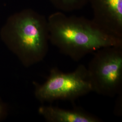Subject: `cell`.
Instances as JSON below:
<instances>
[{"label": "cell", "instance_id": "cell-2", "mask_svg": "<svg viewBox=\"0 0 122 122\" xmlns=\"http://www.w3.org/2000/svg\"><path fill=\"white\" fill-rule=\"evenodd\" d=\"M5 43L26 67L43 60L48 51L45 25L30 15L10 19L1 32Z\"/></svg>", "mask_w": 122, "mask_h": 122}, {"label": "cell", "instance_id": "cell-6", "mask_svg": "<svg viewBox=\"0 0 122 122\" xmlns=\"http://www.w3.org/2000/svg\"><path fill=\"white\" fill-rule=\"evenodd\" d=\"M111 17L115 35L120 38L122 26V0H104Z\"/></svg>", "mask_w": 122, "mask_h": 122}, {"label": "cell", "instance_id": "cell-5", "mask_svg": "<svg viewBox=\"0 0 122 122\" xmlns=\"http://www.w3.org/2000/svg\"><path fill=\"white\" fill-rule=\"evenodd\" d=\"M39 113L48 122H100L99 118L81 109H62L52 105H42Z\"/></svg>", "mask_w": 122, "mask_h": 122}, {"label": "cell", "instance_id": "cell-3", "mask_svg": "<svg viewBox=\"0 0 122 122\" xmlns=\"http://www.w3.org/2000/svg\"><path fill=\"white\" fill-rule=\"evenodd\" d=\"M34 85L35 97L42 103L58 100L74 101L93 92L87 67L83 64L68 73L53 68L45 82H34Z\"/></svg>", "mask_w": 122, "mask_h": 122}, {"label": "cell", "instance_id": "cell-4", "mask_svg": "<svg viewBox=\"0 0 122 122\" xmlns=\"http://www.w3.org/2000/svg\"><path fill=\"white\" fill-rule=\"evenodd\" d=\"M87 67L93 92L113 97L122 94V45L100 48Z\"/></svg>", "mask_w": 122, "mask_h": 122}, {"label": "cell", "instance_id": "cell-1", "mask_svg": "<svg viewBox=\"0 0 122 122\" xmlns=\"http://www.w3.org/2000/svg\"><path fill=\"white\" fill-rule=\"evenodd\" d=\"M50 38L60 52L78 61L100 48L122 45L120 38L96 25L82 21H51L48 26Z\"/></svg>", "mask_w": 122, "mask_h": 122}, {"label": "cell", "instance_id": "cell-7", "mask_svg": "<svg viewBox=\"0 0 122 122\" xmlns=\"http://www.w3.org/2000/svg\"><path fill=\"white\" fill-rule=\"evenodd\" d=\"M6 114V109L3 103L0 100V121L2 120Z\"/></svg>", "mask_w": 122, "mask_h": 122}]
</instances>
